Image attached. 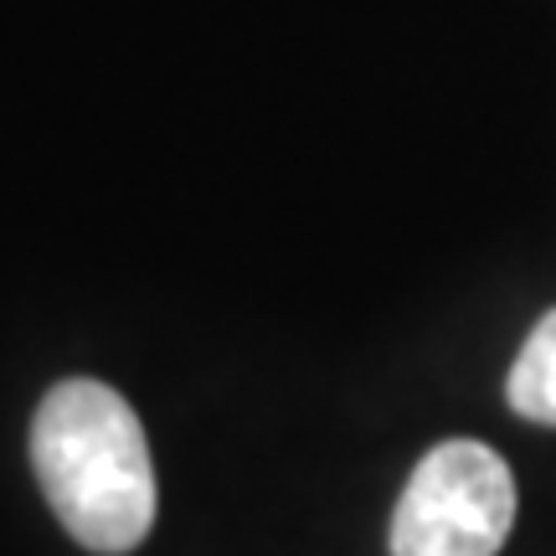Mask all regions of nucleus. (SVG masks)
<instances>
[{"instance_id":"1","label":"nucleus","mask_w":556,"mask_h":556,"mask_svg":"<svg viewBox=\"0 0 556 556\" xmlns=\"http://www.w3.org/2000/svg\"><path fill=\"white\" fill-rule=\"evenodd\" d=\"M31 469L62 531L99 556L150 536L160 510L155 464L135 407L93 377L58 381L31 422Z\"/></svg>"},{"instance_id":"2","label":"nucleus","mask_w":556,"mask_h":556,"mask_svg":"<svg viewBox=\"0 0 556 556\" xmlns=\"http://www.w3.org/2000/svg\"><path fill=\"white\" fill-rule=\"evenodd\" d=\"M516 526V475L475 438L417 458L392 510V556H495Z\"/></svg>"},{"instance_id":"3","label":"nucleus","mask_w":556,"mask_h":556,"mask_svg":"<svg viewBox=\"0 0 556 556\" xmlns=\"http://www.w3.org/2000/svg\"><path fill=\"white\" fill-rule=\"evenodd\" d=\"M505 397L526 422H541V428H556V309L541 319L526 351L510 366V381H505Z\"/></svg>"}]
</instances>
